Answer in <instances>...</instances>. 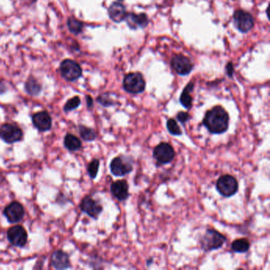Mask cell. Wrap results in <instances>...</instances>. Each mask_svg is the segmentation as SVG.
<instances>
[{
    "mask_svg": "<svg viewBox=\"0 0 270 270\" xmlns=\"http://www.w3.org/2000/svg\"><path fill=\"white\" fill-rule=\"evenodd\" d=\"M230 117L226 109L221 105L212 107L206 113L203 125L211 134H223L229 128Z\"/></svg>",
    "mask_w": 270,
    "mask_h": 270,
    "instance_id": "obj_1",
    "label": "cell"
},
{
    "mask_svg": "<svg viewBox=\"0 0 270 270\" xmlns=\"http://www.w3.org/2000/svg\"><path fill=\"white\" fill-rule=\"evenodd\" d=\"M227 242V238L222 233L213 228L207 229L200 240L201 249L206 252L220 249Z\"/></svg>",
    "mask_w": 270,
    "mask_h": 270,
    "instance_id": "obj_2",
    "label": "cell"
},
{
    "mask_svg": "<svg viewBox=\"0 0 270 270\" xmlns=\"http://www.w3.org/2000/svg\"><path fill=\"white\" fill-rule=\"evenodd\" d=\"M146 87L144 76L140 72H132L126 75L123 80V88L126 92L132 94H141Z\"/></svg>",
    "mask_w": 270,
    "mask_h": 270,
    "instance_id": "obj_3",
    "label": "cell"
},
{
    "mask_svg": "<svg viewBox=\"0 0 270 270\" xmlns=\"http://www.w3.org/2000/svg\"><path fill=\"white\" fill-rule=\"evenodd\" d=\"M109 169L116 177H123L133 170V160L129 156L120 155L112 159Z\"/></svg>",
    "mask_w": 270,
    "mask_h": 270,
    "instance_id": "obj_4",
    "label": "cell"
},
{
    "mask_svg": "<svg viewBox=\"0 0 270 270\" xmlns=\"http://www.w3.org/2000/svg\"><path fill=\"white\" fill-rule=\"evenodd\" d=\"M216 189L221 196L230 197L239 190V183L236 178L230 174H224L218 178Z\"/></svg>",
    "mask_w": 270,
    "mask_h": 270,
    "instance_id": "obj_5",
    "label": "cell"
},
{
    "mask_svg": "<svg viewBox=\"0 0 270 270\" xmlns=\"http://www.w3.org/2000/svg\"><path fill=\"white\" fill-rule=\"evenodd\" d=\"M175 151L170 143L162 142L153 150V158L158 165L170 164L175 157Z\"/></svg>",
    "mask_w": 270,
    "mask_h": 270,
    "instance_id": "obj_6",
    "label": "cell"
},
{
    "mask_svg": "<svg viewBox=\"0 0 270 270\" xmlns=\"http://www.w3.org/2000/svg\"><path fill=\"white\" fill-rule=\"evenodd\" d=\"M23 132L19 126L13 124H3L0 127V138L6 144L11 145L22 140Z\"/></svg>",
    "mask_w": 270,
    "mask_h": 270,
    "instance_id": "obj_7",
    "label": "cell"
},
{
    "mask_svg": "<svg viewBox=\"0 0 270 270\" xmlns=\"http://www.w3.org/2000/svg\"><path fill=\"white\" fill-rule=\"evenodd\" d=\"M61 73L67 81H75L82 76V68L76 61L67 59L61 63Z\"/></svg>",
    "mask_w": 270,
    "mask_h": 270,
    "instance_id": "obj_8",
    "label": "cell"
},
{
    "mask_svg": "<svg viewBox=\"0 0 270 270\" xmlns=\"http://www.w3.org/2000/svg\"><path fill=\"white\" fill-rule=\"evenodd\" d=\"M6 236L9 242L15 247H24L27 243V232L23 227L20 225L10 228L6 232Z\"/></svg>",
    "mask_w": 270,
    "mask_h": 270,
    "instance_id": "obj_9",
    "label": "cell"
},
{
    "mask_svg": "<svg viewBox=\"0 0 270 270\" xmlns=\"http://www.w3.org/2000/svg\"><path fill=\"white\" fill-rule=\"evenodd\" d=\"M234 24L241 33H247L251 30L254 25V20L249 12L238 10L234 14Z\"/></svg>",
    "mask_w": 270,
    "mask_h": 270,
    "instance_id": "obj_10",
    "label": "cell"
},
{
    "mask_svg": "<svg viewBox=\"0 0 270 270\" xmlns=\"http://www.w3.org/2000/svg\"><path fill=\"white\" fill-rule=\"evenodd\" d=\"M80 209L82 210L84 213L87 214L90 217L97 220L103 211V207L99 201L94 200L91 196L88 195L84 197L81 201Z\"/></svg>",
    "mask_w": 270,
    "mask_h": 270,
    "instance_id": "obj_11",
    "label": "cell"
},
{
    "mask_svg": "<svg viewBox=\"0 0 270 270\" xmlns=\"http://www.w3.org/2000/svg\"><path fill=\"white\" fill-rule=\"evenodd\" d=\"M173 69L180 76H187L193 68V64L189 58L184 55L177 54L171 60Z\"/></svg>",
    "mask_w": 270,
    "mask_h": 270,
    "instance_id": "obj_12",
    "label": "cell"
},
{
    "mask_svg": "<svg viewBox=\"0 0 270 270\" xmlns=\"http://www.w3.org/2000/svg\"><path fill=\"white\" fill-rule=\"evenodd\" d=\"M3 215L10 224H16L23 219L25 209L21 204L18 201H13L5 208Z\"/></svg>",
    "mask_w": 270,
    "mask_h": 270,
    "instance_id": "obj_13",
    "label": "cell"
},
{
    "mask_svg": "<svg viewBox=\"0 0 270 270\" xmlns=\"http://www.w3.org/2000/svg\"><path fill=\"white\" fill-rule=\"evenodd\" d=\"M32 122L38 131L47 132L52 128L53 120L50 114L47 111H41L34 113L32 116Z\"/></svg>",
    "mask_w": 270,
    "mask_h": 270,
    "instance_id": "obj_14",
    "label": "cell"
},
{
    "mask_svg": "<svg viewBox=\"0 0 270 270\" xmlns=\"http://www.w3.org/2000/svg\"><path fill=\"white\" fill-rule=\"evenodd\" d=\"M110 192L119 201H125L129 197V186L125 179L115 181L110 186Z\"/></svg>",
    "mask_w": 270,
    "mask_h": 270,
    "instance_id": "obj_15",
    "label": "cell"
},
{
    "mask_svg": "<svg viewBox=\"0 0 270 270\" xmlns=\"http://www.w3.org/2000/svg\"><path fill=\"white\" fill-rule=\"evenodd\" d=\"M51 266L56 270L69 269L71 267L69 255L61 249L56 250L51 256Z\"/></svg>",
    "mask_w": 270,
    "mask_h": 270,
    "instance_id": "obj_16",
    "label": "cell"
},
{
    "mask_svg": "<svg viewBox=\"0 0 270 270\" xmlns=\"http://www.w3.org/2000/svg\"><path fill=\"white\" fill-rule=\"evenodd\" d=\"M125 20L132 30L146 27L149 22L148 18L145 13H141L140 15H135L133 13H129L126 15Z\"/></svg>",
    "mask_w": 270,
    "mask_h": 270,
    "instance_id": "obj_17",
    "label": "cell"
},
{
    "mask_svg": "<svg viewBox=\"0 0 270 270\" xmlns=\"http://www.w3.org/2000/svg\"><path fill=\"white\" fill-rule=\"evenodd\" d=\"M109 16L112 21L117 23L122 22L125 19L126 13L125 6H124L121 2H114L109 6Z\"/></svg>",
    "mask_w": 270,
    "mask_h": 270,
    "instance_id": "obj_18",
    "label": "cell"
},
{
    "mask_svg": "<svg viewBox=\"0 0 270 270\" xmlns=\"http://www.w3.org/2000/svg\"><path fill=\"white\" fill-rule=\"evenodd\" d=\"M194 84L189 83L181 94L179 102L186 109H189L193 106V97L191 95V92L193 91Z\"/></svg>",
    "mask_w": 270,
    "mask_h": 270,
    "instance_id": "obj_19",
    "label": "cell"
},
{
    "mask_svg": "<svg viewBox=\"0 0 270 270\" xmlns=\"http://www.w3.org/2000/svg\"><path fill=\"white\" fill-rule=\"evenodd\" d=\"M63 145L64 147L70 151H79L82 147V142L80 139L71 133H68L65 136Z\"/></svg>",
    "mask_w": 270,
    "mask_h": 270,
    "instance_id": "obj_20",
    "label": "cell"
},
{
    "mask_svg": "<svg viewBox=\"0 0 270 270\" xmlns=\"http://www.w3.org/2000/svg\"><path fill=\"white\" fill-rule=\"evenodd\" d=\"M231 249L235 253H243L249 250L250 248L249 241L245 238L235 239L231 243Z\"/></svg>",
    "mask_w": 270,
    "mask_h": 270,
    "instance_id": "obj_21",
    "label": "cell"
},
{
    "mask_svg": "<svg viewBox=\"0 0 270 270\" xmlns=\"http://www.w3.org/2000/svg\"><path fill=\"white\" fill-rule=\"evenodd\" d=\"M25 88L26 92L32 96H38L42 91L41 84L33 77H30L25 83Z\"/></svg>",
    "mask_w": 270,
    "mask_h": 270,
    "instance_id": "obj_22",
    "label": "cell"
},
{
    "mask_svg": "<svg viewBox=\"0 0 270 270\" xmlns=\"http://www.w3.org/2000/svg\"><path fill=\"white\" fill-rule=\"evenodd\" d=\"M79 130H80V136L84 141L91 142L96 140L97 133L93 128L81 125L79 126Z\"/></svg>",
    "mask_w": 270,
    "mask_h": 270,
    "instance_id": "obj_23",
    "label": "cell"
},
{
    "mask_svg": "<svg viewBox=\"0 0 270 270\" xmlns=\"http://www.w3.org/2000/svg\"><path fill=\"white\" fill-rule=\"evenodd\" d=\"M166 128L170 134L172 136H182V131L180 126L178 125V122L174 118H170L166 122Z\"/></svg>",
    "mask_w": 270,
    "mask_h": 270,
    "instance_id": "obj_24",
    "label": "cell"
},
{
    "mask_svg": "<svg viewBox=\"0 0 270 270\" xmlns=\"http://www.w3.org/2000/svg\"><path fill=\"white\" fill-rule=\"evenodd\" d=\"M67 26L70 31L74 34H79L83 29V24L82 21L76 20L73 18H69L67 20Z\"/></svg>",
    "mask_w": 270,
    "mask_h": 270,
    "instance_id": "obj_25",
    "label": "cell"
},
{
    "mask_svg": "<svg viewBox=\"0 0 270 270\" xmlns=\"http://www.w3.org/2000/svg\"><path fill=\"white\" fill-rule=\"evenodd\" d=\"M99 166H100V161L98 159H93L87 166V172L89 176L91 179L96 178L98 173H99Z\"/></svg>",
    "mask_w": 270,
    "mask_h": 270,
    "instance_id": "obj_26",
    "label": "cell"
},
{
    "mask_svg": "<svg viewBox=\"0 0 270 270\" xmlns=\"http://www.w3.org/2000/svg\"><path fill=\"white\" fill-rule=\"evenodd\" d=\"M80 104H81V100H80V97H73L72 99H69L66 103L64 107H63V110L66 113L72 111V110L77 109L78 107L80 106Z\"/></svg>",
    "mask_w": 270,
    "mask_h": 270,
    "instance_id": "obj_27",
    "label": "cell"
},
{
    "mask_svg": "<svg viewBox=\"0 0 270 270\" xmlns=\"http://www.w3.org/2000/svg\"><path fill=\"white\" fill-rule=\"evenodd\" d=\"M97 102L103 106L105 107L112 106L114 104L113 100L109 98V94H102L100 96L98 97Z\"/></svg>",
    "mask_w": 270,
    "mask_h": 270,
    "instance_id": "obj_28",
    "label": "cell"
},
{
    "mask_svg": "<svg viewBox=\"0 0 270 270\" xmlns=\"http://www.w3.org/2000/svg\"><path fill=\"white\" fill-rule=\"evenodd\" d=\"M190 118L189 113H187V112L180 111L178 112V114H177V120L180 123H182L183 125H185L190 120Z\"/></svg>",
    "mask_w": 270,
    "mask_h": 270,
    "instance_id": "obj_29",
    "label": "cell"
},
{
    "mask_svg": "<svg viewBox=\"0 0 270 270\" xmlns=\"http://www.w3.org/2000/svg\"><path fill=\"white\" fill-rule=\"evenodd\" d=\"M227 74L229 77L231 78L233 76V73H234V67H233L232 63H228L226 67Z\"/></svg>",
    "mask_w": 270,
    "mask_h": 270,
    "instance_id": "obj_30",
    "label": "cell"
},
{
    "mask_svg": "<svg viewBox=\"0 0 270 270\" xmlns=\"http://www.w3.org/2000/svg\"><path fill=\"white\" fill-rule=\"evenodd\" d=\"M86 104H87V107L88 109H91L94 106V102H93V99L90 95L86 96Z\"/></svg>",
    "mask_w": 270,
    "mask_h": 270,
    "instance_id": "obj_31",
    "label": "cell"
},
{
    "mask_svg": "<svg viewBox=\"0 0 270 270\" xmlns=\"http://www.w3.org/2000/svg\"><path fill=\"white\" fill-rule=\"evenodd\" d=\"M6 91V87H5L4 84L0 83V94H3Z\"/></svg>",
    "mask_w": 270,
    "mask_h": 270,
    "instance_id": "obj_32",
    "label": "cell"
},
{
    "mask_svg": "<svg viewBox=\"0 0 270 270\" xmlns=\"http://www.w3.org/2000/svg\"><path fill=\"white\" fill-rule=\"evenodd\" d=\"M153 262V258H149L148 260L147 261V266H149V265H151V263Z\"/></svg>",
    "mask_w": 270,
    "mask_h": 270,
    "instance_id": "obj_33",
    "label": "cell"
},
{
    "mask_svg": "<svg viewBox=\"0 0 270 270\" xmlns=\"http://www.w3.org/2000/svg\"><path fill=\"white\" fill-rule=\"evenodd\" d=\"M118 1H123V0H118Z\"/></svg>",
    "mask_w": 270,
    "mask_h": 270,
    "instance_id": "obj_34",
    "label": "cell"
}]
</instances>
